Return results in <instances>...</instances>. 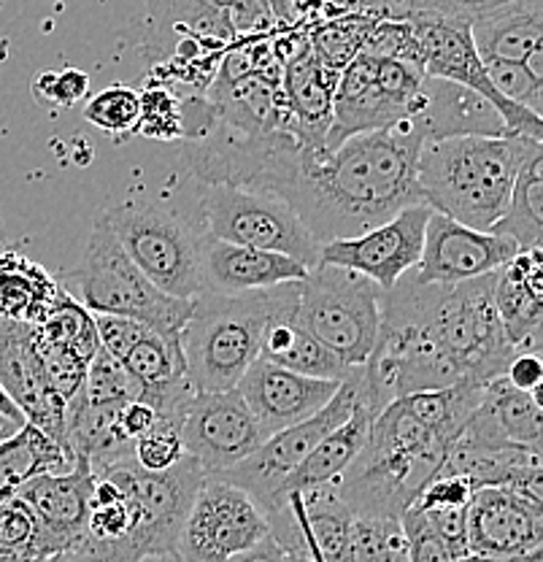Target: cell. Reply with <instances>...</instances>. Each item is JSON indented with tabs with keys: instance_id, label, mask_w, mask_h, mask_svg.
Segmentation results:
<instances>
[{
	"instance_id": "cell-17",
	"label": "cell",
	"mask_w": 543,
	"mask_h": 562,
	"mask_svg": "<svg viewBox=\"0 0 543 562\" xmlns=\"http://www.w3.org/2000/svg\"><path fill=\"white\" fill-rule=\"evenodd\" d=\"M0 386L25 414L27 425L38 427L57 447L71 452L66 441L68 403L52 390L38 351L33 347L31 325L25 322L0 319Z\"/></svg>"
},
{
	"instance_id": "cell-54",
	"label": "cell",
	"mask_w": 543,
	"mask_h": 562,
	"mask_svg": "<svg viewBox=\"0 0 543 562\" xmlns=\"http://www.w3.org/2000/svg\"><path fill=\"white\" fill-rule=\"evenodd\" d=\"M138 562H181L177 554H151V558H144Z\"/></svg>"
},
{
	"instance_id": "cell-33",
	"label": "cell",
	"mask_w": 543,
	"mask_h": 562,
	"mask_svg": "<svg viewBox=\"0 0 543 562\" xmlns=\"http://www.w3.org/2000/svg\"><path fill=\"white\" fill-rule=\"evenodd\" d=\"M338 16H365L376 22H438L449 16H471L449 0H327Z\"/></svg>"
},
{
	"instance_id": "cell-2",
	"label": "cell",
	"mask_w": 543,
	"mask_h": 562,
	"mask_svg": "<svg viewBox=\"0 0 543 562\" xmlns=\"http://www.w3.org/2000/svg\"><path fill=\"white\" fill-rule=\"evenodd\" d=\"M541 149L524 136H452L425 140L417 160L422 201L435 214L489 233L504 216L519 168Z\"/></svg>"
},
{
	"instance_id": "cell-14",
	"label": "cell",
	"mask_w": 543,
	"mask_h": 562,
	"mask_svg": "<svg viewBox=\"0 0 543 562\" xmlns=\"http://www.w3.org/2000/svg\"><path fill=\"white\" fill-rule=\"evenodd\" d=\"M433 209L428 203L403 209L393 220L358 238H341L319 246L317 266H336L371 279L378 290H393L408 271L419 266Z\"/></svg>"
},
{
	"instance_id": "cell-13",
	"label": "cell",
	"mask_w": 543,
	"mask_h": 562,
	"mask_svg": "<svg viewBox=\"0 0 543 562\" xmlns=\"http://www.w3.org/2000/svg\"><path fill=\"white\" fill-rule=\"evenodd\" d=\"M414 31H417L419 44V66H422L425 74L433 76V79L452 81V85L465 87V90L476 92L484 101L493 103L495 111L504 116L511 136L541 140V116L508 103L506 98L495 90L493 81H489L487 68H484L482 57H478L476 46H473L471 16H449V20L438 22H419V25H414Z\"/></svg>"
},
{
	"instance_id": "cell-56",
	"label": "cell",
	"mask_w": 543,
	"mask_h": 562,
	"mask_svg": "<svg viewBox=\"0 0 543 562\" xmlns=\"http://www.w3.org/2000/svg\"><path fill=\"white\" fill-rule=\"evenodd\" d=\"M0 251H3V233H0Z\"/></svg>"
},
{
	"instance_id": "cell-43",
	"label": "cell",
	"mask_w": 543,
	"mask_h": 562,
	"mask_svg": "<svg viewBox=\"0 0 543 562\" xmlns=\"http://www.w3.org/2000/svg\"><path fill=\"white\" fill-rule=\"evenodd\" d=\"M206 3L227 11L238 38H262L276 27L268 0H206Z\"/></svg>"
},
{
	"instance_id": "cell-15",
	"label": "cell",
	"mask_w": 543,
	"mask_h": 562,
	"mask_svg": "<svg viewBox=\"0 0 543 562\" xmlns=\"http://www.w3.org/2000/svg\"><path fill=\"white\" fill-rule=\"evenodd\" d=\"M184 454L195 457L206 476H219L265 441L238 390L195 392L179 425Z\"/></svg>"
},
{
	"instance_id": "cell-21",
	"label": "cell",
	"mask_w": 543,
	"mask_h": 562,
	"mask_svg": "<svg viewBox=\"0 0 543 562\" xmlns=\"http://www.w3.org/2000/svg\"><path fill=\"white\" fill-rule=\"evenodd\" d=\"M471 38L482 63L524 66L543 81V0H504L478 11Z\"/></svg>"
},
{
	"instance_id": "cell-46",
	"label": "cell",
	"mask_w": 543,
	"mask_h": 562,
	"mask_svg": "<svg viewBox=\"0 0 543 562\" xmlns=\"http://www.w3.org/2000/svg\"><path fill=\"white\" fill-rule=\"evenodd\" d=\"M504 379L513 390L530 392V395H539L543 384V362L539 351H517V355L508 360Z\"/></svg>"
},
{
	"instance_id": "cell-47",
	"label": "cell",
	"mask_w": 543,
	"mask_h": 562,
	"mask_svg": "<svg viewBox=\"0 0 543 562\" xmlns=\"http://www.w3.org/2000/svg\"><path fill=\"white\" fill-rule=\"evenodd\" d=\"M116 425H120L122 436H125L127 441H138L146 432L155 430V427L160 425V419H157L151 406H146L142 401H131L116 412Z\"/></svg>"
},
{
	"instance_id": "cell-9",
	"label": "cell",
	"mask_w": 543,
	"mask_h": 562,
	"mask_svg": "<svg viewBox=\"0 0 543 562\" xmlns=\"http://www.w3.org/2000/svg\"><path fill=\"white\" fill-rule=\"evenodd\" d=\"M197 231L217 241L287 255L308 271L319 262V244L301 216L273 192L206 184L197 201Z\"/></svg>"
},
{
	"instance_id": "cell-10",
	"label": "cell",
	"mask_w": 543,
	"mask_h": 562,
	"mask_svg": "<svg viewBox=\"0 0 543 562\" xmlns=\"http://www.w3.org/2000/svg\"><path fill=\"white\" fill-rule=\"evenodd\" d=\"M184 166L203 184L244 187L282 195L301 168V144L290 131L241 133L214 120L203 136L184 140Z\"/></svg>"
},
{
	"instance_id": "cell-25",
	"label": "cell",
	"mask_w": 543,
	"mask_h": 562,
	"mask_svg": "<svg viewBox=\"0 0 543 562\" xmlns=\"http://www.w3.org/2000/svg\"><path fill=\"white\" fill-rule=\"evenodd\" d=\"M543 255L519 251L495 273V312L513 351H539L543 325Z\"/></svg>"
},
{
	"instance_id": "cell-23",
	"label": "cell",
	"mask_w": 543,
	"mask_h": 562,
	"mask_svg": "<svg viewBox=\"0 0 543 562\" xmlns=\"http://www.w3.org/2000/svg\"><path fill=\"white\" fill-rule=\"evenodd\" d=\"M297 297H301V281L279 284L273 290V308L265 322V330H262L260 357L295 373H303V376L343 382L354 368L343 366L317 338L303 330L301 322H297Z\"/></svg>"
},
{
	"instance_id": "cell-32",
	"label": "cell",
	"mask_w": 543,
	"mask_h": 562,
	"mask_svg": "<svg viewBox=\"0 0 543 562\" xmlns=\"http://www.w3.org/2000/svg\"><path fill=\"white\" fill-rule=\"evenodd\" d=\"M376 20H365V16H336L323 25L308 31V46L312 55L317 57L319 66L327 70L343 74V68L354 60V57L365 52L367 35H371Z\"/></svg>"
},
{
	"instance_id": "cell-3",
	"label": "cell",
	"mask_w": 543,
	"mask_h": 562,
	"mask_svg": "<svg viewBox=\"0 0 543 562\" xmlns=\"http://www.w3.org/2000/svg\"><path fill=\"white\" fill-rule=\"evenodd\" d=\"M493 290L495 273L463 284H417L408 271L382 297L417 322L463 379L489 384L504 376L508 360L517 355L500 327Z\"/></svg>"
},
{
	"instance_id": "cell-27",
	"label": "cell",
	"mask_w": 543,
	"mask_h": 562,
	"mask_svg": "<svg viewBox=\"0 0 543 562\" xmlns=\"http://www.w3.org/2000/svg\"><path fill=\"white\" fill-rule=\"evenodd\" d=\"M425 140L452 136H511L495 105L476 92L428 76L425 105L414 122H408Z\"/></svg>"
},
{
	"instance_id": "cell-28",
	"label": "cell",
	"mask_w": 543,
	"mask_h": 562,
	"mask_svg": "<svg viewBox=\"0 0 543 562\" xmlns=\"http://www.w3.org/2000/svg\"><path fill=\"white\" fill-rule=\"evenodd\" d=\"M541 432L543 422L539 395L513 390L504 376H498L484 386L482 403H478L463 436L478 443L541 449Z\"/></svg>"
},
{
	"instance_id": "cell-20",
	"label": "cell",
	"mask_w": 543,
	"mask_h": 562,
	"mask_svg": "<svg viewBox=\"0 0 543 562\" xmlns=\"http://www.w3.org/2000/svg\"><path fill=\"white\" fill-rule=\"evenodd\" d=\"M92 487L95 473L87 457L76 454V465L68 473H41L14 492L38 519L46 547L55 558L71 552L84 538Z\"/></svg>"
},
{
	"instance_id": "cell-29",
	"label": "cell",
	"mask_w": 543,
	"mask_h": 562,
	"mask_svg": "<svg viewBox=\"0 0 543 562\" xmlns=\"http://www.w3.org/2000/svg\"><path fill=\"white\" fill-rule=\"evenodd\" d=\"M60 284L27 257L0 251V319L36 322L49 312Z\"/></svg>"
},
{
	"instance_id": "cell-34",
	"label": "cell",
	"mask_w": 543,
	"mask_h": 562,
	"mask_svg": "<svg viewBox=\"0 0 543 562\" xmlns=\"http://www.w3.org/2000/svg\"><path fill=\"white\" fill-rule=\"evenodd\" d=\"M343 562H408L400 517H354Z\"/></svg>"
},
{
	"instance_id": "cell-11",
	"label": "cell",
	"mask_w": 543,
	"mask_h": 562,
	"mask_svg": "<svg viewBox=\"0 0 543 562\" xmlns=\"http://www.w3.org/2000/svg\"><path fill=\"white\" fill-rule=\"evenodd\" d=\"M360 379L362 368H354L341 386H338L336 395L327 401L325 408H319L314 417L297 422V425L287 427V430L276 432V436L265 438L260 447L254 449L247 460L238 462L230 471L219 473V479L241 487L247 495H252V501L262 508L265 519L271 522L273 517H279L282 512H287L290 506H279V490L287 482L290 473L312 454V449L323 441L325 436H330L338 425H343L354 412V403H358L360 392Z\"/></svg>"
},
{
	"instance_id": "cell-1",
	"label": "cell",
	"mask_w": 543,
	"mask_h": 562,
	"mask_svg": "<svg viewBox=\"0 0 543 562\" xmlns=\"http://www.w3.org/2000/svg\"><path fill=\"white\" fill-rule=\"evenodd\" d=\"M425 138L408 122L360 133L327 155H303L282 198L319 246L358 238L417 206V160Z\"/></svg>"
},
{
	"instance_id": "cell-51",
	"label": "cell",
	"mask_w": 543,
	"mask_h": 562,
	"mask_svg": "<svg viewBox=\"0 0 543 562\" xmlns=\"http://www.w3.org/2000/svg\"><path fill=\"white\" fill-rule=\"evenodd\" d=\"M0 414H3V417H9V419H14V422H22V425H27L25 414H22L20 408H16V403L11 401L9 395H5L3 386H0Z\"/></svg>"
},
{
	"instance_id": "cell-22",
	"label": "cell",
	"mask_w": 543,
	"mask_h": 562,
	"mask_svg": "<svg viewBox=\"0 0 543 562\" xmlns=\"http://www.w3.org/2000/svg\"><path fill=\"white\" fill-rule=\"evenodd\" d=\"M203 236V233H201ZM308 268L276 251L201 238V281L212 295H244L306 279Z\"/></svg>"
},
{
	"instance_id": "cell-38",
	"label": "cell",
	"mask_w": 543,
	"mask_h": 562,
	"mask_svg": "<svg viewBox=\"0 0 543 562\" xmlns=\"http://www.w3.org/2000/svg\"><path fill=\"white\" fill-rule=\"evenodd\" d=\"M484 68H487V76L489 81H493L495 90H498L508 103L541 116V109H543L541 79H535L528 68L513 66V63H484Z\"/></svg>"
},
{
	"instance_id": "cell-26",
	"label": "cell",
	"mask_w": 543,
	"mask_h": 562,
	"mask_svg": "<svg viewBox=\"0 0 543 562\" xmlns=\"http://www.w3.org/2000/svg\"><path fill=\"white\" fill-rule=\"evenodd\" d=\"M378 412L382 408L373 403V397L365 390V382L360 379V392L352 417L343 422V425H338L330 436H325L312 449V454L290 473V479L279 490V506H290V495H301V492L336 484L343 476V471L358 460Z\"/></svg>"
},
{
	"instance_id": "cell-42",
	"label": "cell",
	"mask_w": 543,
	"mask_h": 562,
	"mask_svg": "<svg viewBox=\"0 0 543 562\" xmlns=\"http://www.w3.org/2000/svg\"><path fill=\"white\" fill-rule=\"evenodd\" d=\"M473 492L476 490H473L468 479L457 476V473L435 471V476L425 484L411 508H417V512H430V508H465L471 503Z\"/></svg>"
},
{
	"instance_id": "cell-24",
	"label": "cell",
	"mask_w": 543,
	"mask_h": 562,
	"mask_svg": "<svg viewBox=\"0 0 543 562\" xmlns=\"http://www.w3.org/2000/svg\"><path fill=\"white\" fill-rule=\"evenodd\" d=\"M441 473H457L468 479L473 490L506 487L541 501V449L508 447V443H478L460 436L449 447L446 457L438 465Z\"/></svg>"
},
{
	"instance_id": "cell-48",
	"label": "cell",
	"mask_w": 543,
	"mask_h": 562,
	"mask_svg": "<svg viewBox=\"0 0 543 562\" xmlns=\"http://www.w3.org/2000/svg\"><path fill=\"white\" fill-rule=\"evenodd\" d=\"M284 554H287V549L273 536H265L260 543H254L247 552L236 554V558H230L227 562H284Z\"/></svg>"
},
{
	"instance_id": "cell-44",
	"label": "cell",
	"mask_w": 543,
	"mask_h": 562,
	"mask_svg": "<svg viewBox=\"0 0 543 562\" xmlns=\"http://www.w3.org/2000/svg\"><path fill=\"white\" fill-rule=\"evenodd\" d=\"M400 522L408 541V562H457L417 508H408Z\"/></svg>"
},
{
	"instance_id": "cell-53",
	"label": "cell",
	"mask_w": 543,
	"mask_h": 562,
	"mask_svg": "<svg viewBox=\"0 0 543 562\" xmlns=\"http://www.w3.org/2000/svg\"><path fill=\"white\" fill-rule=\"evenodd\" d=\"M284 562H317V560L312 558L308 547H303V549H290V552L284 554Z\"/></svg>"
},
{
	"instance_id": "cell-50",
	"label": "cell",
	"mask_w": 543,
	"mask_h": 562,
	"mask_svg": "<svg viewBox=\"0 0 543 562\" xmlns=\"http://www.w3.org/2000/svg\"><path fill=\"white\" fill-rule=\"evenodd\" d=\"M449 3H454L457 9H463L465 14H478V11H487L493 9V5L504 3V0H449Z\"/></svg>"
},
{
	"instance_id": "cell-12",
	"label": "cell",
	"mask_w": 543,
	"mask_h": 562,
	"mask_svg": "<svg viewBox=\"0 0 543 562\" xmlns=\"http://www.w3.org/2000/svg\"><path fill=\"white\" fill-rule=\"evenodd\" d=\"M271 536L262 508L236 484L219 476L203 479L173 554L181 562H227Z\"/></svg>"
},
{
	"instance_id": "cell-36",
	"label": "cell",
	"mask_w": 543,
	"mask_h": 562,
	"mask_svg": "<svg viewBox=\"0 0 543 562\" xmlns=\"http://www.w3.org/2000/svg\"><path fill=\"white\" fill-rule=\"evenodd\" d=\"M84 120L109 136L136 133L142 120V98L127 85H111L92 95L84 105Z\"/></svg>"
},
{
	"instance_id": "cell-41",
	"label": "cell",
	"mask_w": 543,
	"mask_h": 562,
	"mask_svg": "<svg viewBox=\"0 0 543 562\" xmlns=\"http://www.w3.org/2000/svg\"><path fill=\"white\" fill-rule=\"evenodd\" d=\"M92 322H95L98 347H101V351H106L109 357H114L116 362L125 360L131 355V349L142 341L144 333L149 330L142 322L125 319V316L92 314Z\"/></svg>"
},
{
	"instance_id": "cell-18",
	"label": "cell",
	"mask_w": 543,
	"mask_h": 562,
	"mask_svg": "<svg viewBox=\"0 0 543 562\" xmlns=\"http://www.w3.org/2000/svg\"><path fill=\"white\" fill-rule=\"evenodd\" d=\"M468 549L476 558H511L541 552L543 506L506 487H482L465 506Z\"/></svg>"
},
{
	"instance_id": "cell-31",
	"label": "cell",
	"mask_w": 543,
	"mask_h": 562,
	"mask_svg": "<svg viewBox=\"0 0 543 562\" xmlns=\"http://www.w3.org/2000/svg\"><path fill=\"white\" fill-rule=\"evenodd\" d=\"M489 233L517 244L519 251L541 249L543 238V149L535 151L513 181L511 198L498 225Z\"/></svg>"
},
{
	"instance_id": "cell-30",
	"label": "cell",
	"mask_w": 543,
	"mask_h": 562,
	"mask_svg": "<svg viewBox=\"0 0 543 562\" xmlns=\"http://www.w3.org/2000/svg\"><path fill=\"white\" fill-rule=\"evenodd\" d=\"M76 454L57 447L38 427L25 425L14 438L0 443V497H11L41 473H68Z\"/></svg>"
},
{
	"instance_id": "cell-52",
	"label": "cell",
	"mask_w": 543,
	"mask_h": 562,
	"mask_svg": "<svg viewBox=\"0 0 543 562\" xmlns=\"http://www.w3.org/2000/svg\"><path fill=\"white\" fill-rule=\"evenodd\" d=\"M22 422H14V419H9V417H3V414H0V443L3 441H9V438H14L16 432L22 430Z\"/></svg>"
},
{
	"instance_id": "cell-55",
	"label": "cell",
	"mask_w": 543,
	"mask_h": 562,
	"mask_svg": "<svg viewBox=\"0 0 543 562\" xmlns=\"http://www.w3.org/2000/svg\"><path fill=\"white\" fill-rule=\"evenodd\" d=\"M306 547H308V543H306ZM308 552H312V558H314V560H317V562H325L323 558H319V554H317V552H314V549H312V547H308Z\"/></svg>"
},
{
	"instance_id": "cell-6",
	"label": "cell",
	"mask_w": 543,
	"mask_h": 562,
	"mask_svg": "<svg viewBox=\"0 0 543 562\" xmlns=\"http://www.w3.org/2000/svg\"><path fill=\"white\" fill-rule=\"evenodd\" d=\"M68 279L79 295V303L90 314L136 319L168 338H181V330L192 314V301H179L157 290L98 216L87 236L79 266Z\"/></svg>"
},
{
	"instance_id": "cell-39",
	"label": "cell",
	"mask_w": 543,
	"mask_h": 562,
	"mask_svg": "<svg viewBox=\"0 0 543 562\" xmlns=\"http://www.w3.org/2000/svg\"><path fill=\"white\" fill-rule=\"evenodd\" d=\"M33 95H36V101L55 105V109H71L90 95V76L79 68L44 70L33 81Z\"/></svg>"
},
{
	"instance_id": "cell-49",
	"label": "cell",
	"mask_w": 543,
	"mask_h": 562,
	"mask_svg": "<svg viewBox=\"0 0 543 562\" xmlns=\"http://www.w3.org/2000/svg\"><path fill=\"white\" fill-rule=\"evenodd\" d=\"M457 562H543V554L530 552V554H511V558H476V554H471V558L457 560Z\"/></svg>"
},
{
	"instance_id": "cell-40",
	"label": "cell",
	"mask_w": 543,
	"mask_h": 562,
	"mask_svg": "<svg viewBox=\"0 0 543 562\" xmlns=\"http://www.w3.org/2000/svg\"><path fill=\"white\" fill-rule=\"evenodd\" d=\"M184 457V447L179 441V432L173 427L157 425L155 430L146 432L144 438L133 441V460L144 468V471L160 473L173 468Z\"/></svg>"
},
{
	"instance_id": "cell-19",
	"label": "cell",
	"mask_w": 543,
	"mask_h": 562,
	"mask_svg": "<svg viewBox=\"0 0 543 562\" xmlns=\"http://www.w3.org/2000/svg\"><path fill=\"white\" fill-rule=\"evenodd\" d=\"M338 386L341 382L303 376V373L257 357L236 390L252 412L262 436L271 438L297 422L314 417L336 395Z\"/></svg>"
},
{
	"instance_id": "cell-5",
	"label": "cell",
	"mask_w": 543,
	"mask_h": 562,
	"mask_svg": "<svg viewBox=\"0 0 543 562\" xmlns=\"http://www.w3.org/2000/svg\"><path fill=\"white\" fill-rule=\"evenodd\" d=\"M273 290L244 295L201 292L192 301V314L179 338L192 390H236L249 366L260 357L262 330L273 308Z\"/></svg>"
},
{
	"instance_id": "cell-45",
	"label": "cell",
	"mask_w": 543,
	"mask_h": 562,
	"mask_svg": "<svg viewBox=\"0 0 543 562\" xmlns=\"http://www.w3.org/2000/svg\"><path fill=\"white\" fill-rule=\"evenodd\" d=\"M430 530L441 538L443 547L449 549L454 560L471 558L468 549V527H465V508H430V512H419Z\"/></svg>"
},
{
	"instance_id": "cell-7",
	"label": "cell",
	"mask_w": 543,
	"mask_h": 562,
	"mask_svg": "<svg viewBox=\"0 0 543 562\" xmlns=\"http://www.w3.org/2000/svg\"><path fill=\"white\" fill-rule=\"evenodd\" d=\"M98 220L114 233L125 255L166 295L195 301L201 281V231L171 209L122 198L98 211Z\"/></svg>"
},
{
	"instance_id": "cell-37",
	"label": "cell",
	"mask_w": 543,
	"mask_h": 562,
	"mask_svg": "<svg viewBox=\"0 0 543 562\" xmlns=\"http://www.w3.org/2000/svg\"><path fill=\"white\" fill-rule=\"evenodd\" d=\"M138 98H142V120H138L136 133L160 140L184 138V105H181L184 98L157 81L146 85Z\"/></svg>"
},
{
	"instance_id": "cell-8",
	"label": "cell",
	"mask_w": 543,
	"mask_h": 562,
	"mask_svg": "<svg viewBox=\"0 0 543 562\" xmlns=\"http://www.w3.org/2000/svg\"><path fill=\"white\" fill-rule=\"evenodd\" d=\"M382 290L336 266H314L301 279L297 322L347 368H362L376 347Z\"/></svg>"
},
{
	"instance_id": "cell-35",
	"label": "cell",
	"mask_w": 543,
	"mask_h": 562,
	"mask_svg": "<svg viewBox=\"0 0 543 562\" xmlns=\"http://www.w3.org/2000/svg\"><path fill=\"white\" fill-rule=\"evenodd\" d=\"M79 401H84L87 406H125V403L138 401L142 390L133 382L131 373L122 368V362H116L114 357H109L106 351L98 349V355L92 357V362L87 366L84 382L81 390L76 392Z\"/></svg>"
},
{
	"instance_id": "cell-4",
	"label": "cell",
	"mask_w": 543,
	"mask_h": 562,
	"mask_svg": "<svg viewBox=\"0 0 543 562\" xmlns=\"http://www.w3.org/2000/svg\"><path fill=\"white\" fill-rule=\"evenodd\" d=\"M446 452L433 430L393 401L376 414L358 460L336 482V495L354 517H403Z\"/></svg>"
},
{
	"instance_id": "cell-16",
	"label": "cell",
	"mask_w": 543,
	"mask_h": 562,
	"mask_svg": "<svg viewBox=\"0 0 543 562\" xmlns=\"http://www.w3.org/2000/svg\"><path fill=\"white\" fill-rule=\"evenodd\" d=\"M517 255V244L508 238L473 231L433 211L425 227L422 257L411 279L417 284H463L498 273Z\"/></svg>"
}]
</instances>
